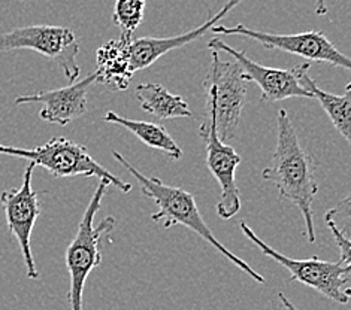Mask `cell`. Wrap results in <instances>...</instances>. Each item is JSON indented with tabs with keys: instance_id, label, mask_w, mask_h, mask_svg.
<instances>
[{
	"instance_id": "6",
	"label": "cell",
	"mask_w": 351,
	"mask_h": 310,
	"mask_svg": "<svg viewBox=\"0 0 351 310\" xmlns=\"http://www.w3.org/2000/svg\"><path fill=\"white\" fill-rule=\"evenodd\" d=\"M15 49H30L57 62L69 82H75L80 77L81 69L77 63L80 44L75 33L68 27L33 24L0 33V53Z\"/></svg>"
},
{
	"instance_id": "11",
	"label": "cell",
	"mask_w": 351,
	"mask_h": 310,
	"mask_svg": "<svg viewBox=\"0 0 351 310\" xmlns=\"http://www.w3.org/2000/svg\"><path fill=\"white\" fill-rule=\"evenodd\" d=\"M208 48L215 53L229 54L239 64L244 79L247 82L257 83L261 88L262 102L275 103L293 97L313 99V96L299 82L300 64L291 69L266 68V66L253 62L245 53L232 48L219 38L208 40Z\"/></svg>"
},
{
	"instance_id": "15",
	"label": "cell",
	"mask_w": 351,
	"mask_h": 310,
	"mask_svg": "<svg viewBox=\"0 0 351 310\" xmlns=\"http://www.w3.org/2000/svg\"><path fill=\"white\" fill-rule=\"evenodd\" d=\"M309 63H300V72H299V82L313 99L319 100V103L328 114L332 124L339 131V135L344 138L348 144L351 142V83H347L346 93L342 96L326 93L322 88L317 87V83L309 77Z\"/></svg>"
},
{
	"instance_id": "10",
	"label": "cell",
	"mask_w": 351,
	"mask_h": 310,
	"mask_svg": "<svg viewBox=\"0 0 351 310\" xmlns=\"http://www.w3.org/2000/svg\"><path fill=\"white\" fill-rule=\"evenodd\" d=\"M35 164L29 163L23 175V183L20 188L5 190L0 194V203L5 211V218L10 233L19 242L21 255L26 264V272L29 279H38L39 272L36 269L35 258L32 254V233L40 215L39 192L32 187V176L35 170Z\"/></svg>"
},
{
	"instance_id": "1",
	"label": "cell",
	"mask_w": 351,
	"mask_h": 310,
	"mask_svg": "<svg viewBox=\"0 0 351 310\" xmlns=\"http://www.w3.org/2000/svg\"><path fill=\"white\" fill-rule=\"evenodd\" d=\"M277 148L271 166L262 172V178L272 182L282 200L295 205L304 216L305 234L309 243L315 242V224L313 214L314 198L319 192L315 179V162L300 145L296 130L287 111L277 114Z\"/></svg>"
},
{
	"instance_id": "17",
	"label": "cell",
	"mask_w": 351,
	"mask_h": 310,
	"mask_svg": "<svg viewBox=\"0 0 351 310\" xmlns=\"http://www.w3.org/2000/svg\"><path fill=\"white\" fill-rule=\"evenodd\" d=\"M104 121L124 127L126 130H129L132 135H135L142 144L156 149H160L162 153H165L169 158H172V160H181L182 149L163 125L156 124V122L124 118V116H120L119 114H115L112 111L105 114Z\"/></svg>"
},
{
	"instance_id": "22",
	"label": "cell",
	"mask_w": 351,
	"mask_h": 310,
	"mask_svg": "<svg viewBox=\"0 0 351 310\" xmlns=\"http://www.w3.org/2000/svg\"><path fill=\"white\" fill-rule=\"evenodd\" d=\"M16 2H24V0H16Z\"/></svg>"
},
{
	"instance_id": "7",
	"label": "cell",
	"mask_w": 351,
	"mask_h": 310,
	"mask_svg": "<svg viewBox=\"0 0 351 310\" xmlns=\"http://www.w3.org/2000/svg\"><path fill=\"white\" fill-rule=\"evenodd\" d=\"M211 55L213 64L206 78V94L214 102L217 135L226 144L237 136L242 109L245 106L247 81L233 58L221 60L215 51H211Z\"/></svg>"
},
{
	"instance_id": "4",
	"label": "cell",
	"mask_w": 351,
	"mask_h": 310,
	"mask_svg": "<svg viewBox=\"0 0 351 310\" xmlns=\"http://www.w3.org/2000/svg\"><path fill=\"white\" fill-rule=\"evenodd\" d=\"M0 155L23 158L32 164L43 167L56 178H75V176L97 178L99 181H106L110 185L126 194L133 188L132 183L124 182L119 176L100 166L84 146L62 136H56L47 144L32 149L0 144Z\"/></svg>"
},
{
	"instance_id": "14",
	"label": "cell",
	"mask_w": 351,
	"mask_h": 310,
	"mask_svg": "<svg viewBox=\"0 0 351 310\" xmlns=\"http://www.w3.org/2000/svg\"><path fill=\"white\" fill-rule=\"evenodd\" d=\"M133 38L121 36L117 40L106 42L96 53V83H102L110 91L128 90L133 78L128 45Z\"/></svg>"
},
{
	"instance_id": "19",
	"label": "cell",
	"mask_w": 351,
	"mask_h": 310,
	"mask_svg": "<svg viewBox=\"0 0 351 310\" xmlns=\"http://www.w3.org/2000/svg\"><path fill=\"white\" fill-rule=\"evenodd\" d=\"M347 211H350V198L347 197L344 202H341L339 206L326 214V224L330 229L333 239H335L337 245L339 248L341 261L350 264V233H348V220L341 222V216Z\"/></svg>"
},
{
	"instance_id": "21",
	"label": "cell",
	"mask_w": 351,
	"mask_h": 310,
	"mask_svg": "<svg viewBox=\"0 0 351 310\" xmlns=\"http://www.w3.org/2000/svg\"><path fill=\"white\" fill-rule=\"evenodd\" d=\"M278 298H280V301L282 303V306L286 307V310H298L293 305H291V301H290L286 296L282 294V292H280V294H278Z\"/></svg>"
},
{
	"instance_id": "20",
	"label": "cell",
	"mask_w": 351,
	"mask_h": 310,
	"mask_svg": "<svg viewBox=\"0 0 351 310\" xmlns=\"http://www.w3.org/2000/svg\"><path fill=\"white\" fill-rule=\"evenodd\" d=\"M314 11L317 15H326L328 14V2L326 0H315V6H314Z\"/></svg>"
},
{
	"instance_id": "8",
	"label": "cell",
	"mask_w": 351,
	"mask_h": 310,
	"mask_svg": "<svg viewBox=\"0 0 351 310\" xmlns=\"http://www.w3.org/2000/svg\"><path fill=\"white\" fill-rule=\"evenodd\" d=\"M211 31L214 35L242 36L253 39L266 49H280V51L302 57L309 62H320L337 66V68L347 72L351 69L350 58L346 54H342L328 39V36L319 30L302 31L296 33V35H277V33L250 29L244 26V24L238 23L233 27H224L221 24H215Z\"/></svg>"
},
{
	"instance_id": "9",
	"label": "cell",
	"mask_w": 351,
	"mask_h": 310,
	"mask_svg": "<svg viewBox=\"0 0 351 310\" xmlns=\"http://www.w3.org/2000/svg\"><path fill=\"white\" fill-rule=\"evenodd\" d=\"M199 135L206 145V164L220 187V198L217 203V215L221 220H232L241 211V196L235 173L241 164V155L235 148L219 139L215 127V109L213 99L206 94V111Z\"/></svg>"
},
{
	"instance_id": "12",
	"label": "cell",
	"mask_w": 351,
	"mask_h": 310,
	"mask_svg": "<svg viewBox=\"0 0 351 310\" xmlns=\"http://www.w3.org/2000/svg\"><path fill=\"white\" fill-rule=\"evenodd\" d=\"M96 83V73L88 75L81 81L71 82V86L40 91L36 94L19 96L15 99V105L40 103L39 118L57 125H68L69 122L81 118L87 112V97L88 91Z\"/></svg>"
},
{
	"instance_id": "18",
	"label": "cell",
	"mask_w": 351,
	"mask_h": 310,
	"mask_svg": "<svg viewBox=\"0 0 351 310\" xmlns=\"http://www.w3.org/2000/svg\"><path fill=\"white\" fill-rule=\"evenodd\" d=\"M147 0H115L112 21L120 29L121 36L133 38L144 18Z\"/></svg>"
},
{
	"instance_id": "2",
	"label": "cell",
	"mask_w": 351,
	"mask_h": 310,
	"mask_svg": "<svg viewBox=\"0 0 351 310\" xmlns=\"http://www.w3.org/2000/svg\"><path fill=\"white\" fill-rule=\"evenodd\" d=\"M112 155L123 167H126V170L133 176V178L138 179L142 194L152 198L154 205L158 207V211L152 215V220L154 222L162 224L163 229H172L177 227V225H182V227L191 230L196 233L200 239H204L205 242L210 243V245H213L221 255H224L230 263L235 264L238 269L248 274L253 281L262 285L266 283L261 273H257L254 269H252L244 259L237 257L215 237V234L211 231L210 227H208V224L204 221L202 215H200L196 200L191 192L180 187H171L162 179L156 178V176H145L144 173H141L135 166L130 164L126 158H124V155L119 153V151L114 149Z\"/></svg>"
},
{
	"instance_id": "16",
	"label": "cell",
	"mask_w": 351,
	"mask_h": 310,
	"mask_svg": "<svg viewBox=\"0 0 351 310\" xmlns=\"http://www.w3.org/2000/svg\"><path fill=\"white\" fill-rule=\"evenodd\" d=\"M135 96L139 100L142 111L148 112L158 120L191 118L193 116L186 100L178 94L169 93L160 83H138Z\"/></svg>"
},
{
	"instance_id": "5",
	"label": "cell",
	"mask_w": 351,
	"mask_h": 310,
	"mask_svg": "<svg viewBox=\"0 0 351 310\" xmlns=\"http://www.w3.org/2000/svg\"><path fill=\"white\" fill-rule=\"evenodd\" d=\"M241 231L245 234L247 239L262 250V254L277 261L290 273V279L305 285L320 292L322 296L329 298L335 303L347 305L350 300V264L344 261H324L317 257L306 259L289 258L280 254L278 250L272 249L265 243L257 234L248 227L245 221L239 224Z\"/></svg>"
},
{
	"instance_id": "3",
	"label": "cell",
	"mask_w": 351,
	"mask_h": 310,
	"mask_svg": "<svg viewBox=\"0 0 351 310\" xmlns=\"http://www.w3.org/2000/svg\"><path fill=\"white\" fill-rule=\"evenodd\" d=\"M110 183L99 181L96 191L91 196L82 220L80 221L78 231L75 234L71 245L66 249V269L69 272V305L71 310H82V296H84L86 282L90 273L102 263L100 253V240L106 233H110L115 225V218L106 216L95 225V218L102 206V200L106 194Z\"/></svg>"
},
{
	"instance_id": "13",
	"label": "cell",
	"mask_w": 351,
	"mask_h": 310,
	"mask_svg": "<svg viewBox=\"0 0 351 310\" xmlns=\"http://www.w3.org/2000/svg\"><path fill=\"white\" fill-rule=\"evenodd\" d=\"M242 2V0H226L221 10L214 14L210 20L205 21L202 26H199L193 30H189L182 35L172 36V38H133L129 45H128V53H129V60H130V69L133 73L139 70H144L149 66L154 64L158 58H162L168 53L173 51V49H178L186 47L191 42H195L205 36L208 30H211L215 24H219L226 15L232 12V10Z\"/></svg>"
}]
</instances>
